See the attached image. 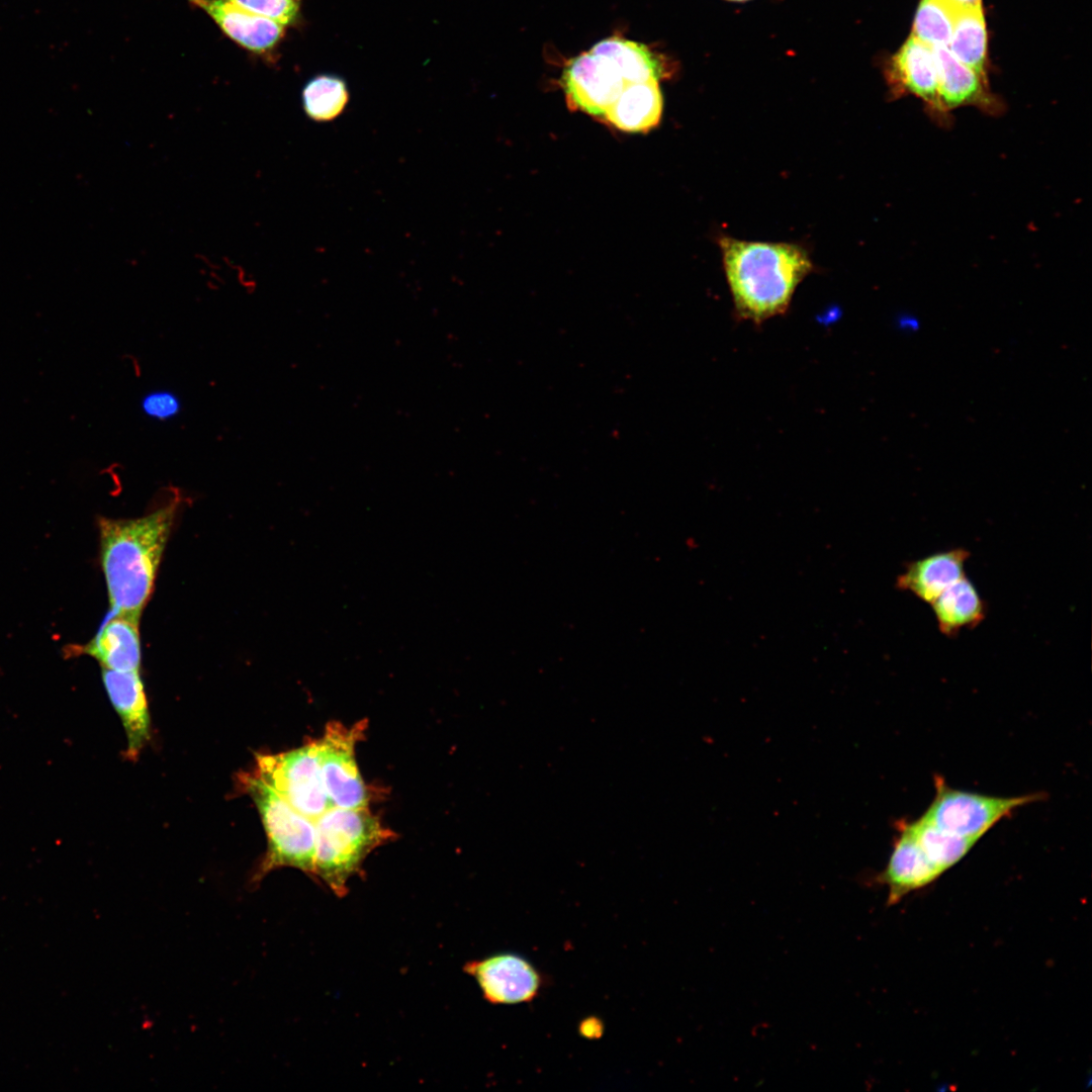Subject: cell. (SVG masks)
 Listing matches in <instances>:
<instances>
[{"instance_id":"6da1fadb","label":"cell","mask_w":1092,"mask_h":1092,"mask_svg":"<svg viewBox=\"0 0 1092 1092\" xmlns=\"http://www.w3.org/2000/svg\"><path fill=\"white\" fill-rule=\"evenodd\" d=\"M182 498L165 502L139 518L98 520L100 562L111 611L141 617L150 600Z\"/></svg>"},{"instance_id":"7a4b0ae2","label":"cell","mask_w":1092,"mask_h":1092,"mask_svg":"<svg viewBox=\"0 0 1092 1092\" xmlns=\"http://www.w3.org/2000/svg\"><path fill=\"white\" fill-rule=\"evenodd\" d=\"M725 276L739 320L762 325L786 313L793 295L814 266L802 247L721 237Z\"/></svg>"},{"instance_id":"3957f363","label":"cell","mask_w":1092,"mask_h":1092,"mask_svg":"<svg viewBox=\"0 0 1092 1092\" xmlns=\"http://www.w3.org/2000/svg\"><path fill=\"white\" fill-rule=\"evenodd\" d=\"M314 877L338 897L348 892V881L362 873L365 858L395 836L368 806L331 807L314 820Z\"/></svg>"},{"instance_id":"277c9868","label":"cell","mask_w":1092,"mask_h":1092,"mask_svg":"<svg viewBox=\"0 0 1092 1092\" xmlns=\"http://www.w3.org/2000/svg\"><path fill=\"white\" fill-rule=\"evenodd\" d=\"M241 783L255 802L267 836V851L251 882L258 884L269 872L290 867L314 877V820L294 809L255 772Z\"/></svg>"},{"instance_id":"5b68a950","label":"cell","mask_w":1092,"mask_h":1092,"mask_svg":"<svg viewBox=\"0 0 1092 1092\" xmlns=\"http://www.w3.org/2000/svg\"><path fill=\"white\" fill-rule=\"evenodd\" d=\"M935 795L921 816L939 829L979 840L990 828L1017 808L1042 799L1041 794L997 797L950 788L934 777Z\"/></svg>"},{"instance_id":"8992f818","label":"cell","mask_w":1092,"mask_h":1092,"mask_svg":"<svg viewBox=\"0 0 1092 1092\" xmlns=\"http://www.w3.org/2000/svg\"><path fill=\"white\" fill-rule=\"evenodd\" d=\"M253 772L312 820L333 807L323 782L316 739L289 751L257 755Z\"/></svg>"},{"instance_id":"52a82bcc","label":"cell","mask_w":1092,"mask_h":1092,"mask_svg":"<svg viewBox=\"0 0 1092 1092\" xmlns=\"http://www.w3.org/2000/svg\"><path fill=\"white\" fill-rule=\"evenodd\" d=\"M366 729V720L350 727L331 721L316 739L323 782L332 806L358 808L369 804L371 794L356 761V745Z\"/></svg>"},{"instance_id":"ba28073f","label":"cell","mask_w":1092,"mask_h":1092,"mask_svg":"<svg viewBox=\"0 0 1092 1092\" xmlns=\"http://www.w3.org/2000/svg\"><path fill=\"white\" fill-rule=\"evenodd\" d=\"M463 971L476 981L483 998L494 1005L530 1003L545 986L541 971L526 957L512 951L470 961Z\"/></svg>"},{"instance_id":"9c48e42d","label":"cell","mask_w":1092,"mask_h":1092,"mask_svg":"<svg viewBox=\"0 0 1092 1092\" xmlns=\"http://www.w3.org/2000/svg\"><path fill=\"white\" fill-rule=\"evenodd\" d=\"M561 82L568 105L600 118L629 84L612 63L590 50L567 63Z\"/></svg>"},{"instance_id":"30bf717a","label":"cell","mask_w":1092,"mask_h":1092,"mask_svg":"<svg viewBox=\"0 0 1092 1092\" xmlns=\"http://www.w3.org/2000/svg\"><path fill=\"white\" fill-rule=\"evenodd\" d=\"M189 2L203 10L228 37L256 56L272 58L284 36L285 26L230 0Z\"/></svg>"},{"instance_id":"8fae6325","label":"cell","mask_w":1092,"mask_h":1092,"mask_svg":"<svg viewBox=\"0 0 1092 1092\" xmlns=\"http://www.w3.org/2000/svg\"><path fill=\"white\" fill-rule=\"evenodd\" d=\"M896 95L913 94L933 115L944 117L938 98V74L932 48L910 36L891 58L886 71Z\"/></svg>"},{"instance_id":"7c38bea8","label":"cell","mask_w":1092,"mask_h":1092,"mask_svg":"<svg viewBox=\"0 0 1092 1092\" xmlns=\"http://www.w3.org/2000/svg\"><path fill=\"white\" fill-rule=\"evenodd\" d=\"M892 852L873 883L887 887V905L899 903L906 895L933 883L941 874L926 857L905 822L898 823Z\"/></svg>"},{"instance_id":"4fadbf2b","label":"cell","mask_w":1092,"mask_h":1092,"mask_svg":"<svg viewBox=\"0 0 1092 1092\" xmlns=\"http://www.w3.org/2000/svg\"><path fill=\"white\" fill-rule=\"evenodd\" d=\"M140 617L111 611L97 634L78 653L95 658L102 668L140 670L142 660Z\"/></svg>"},{"instance_id":"5bb4252c","label":"cell","mask_w":1092,"mask_h":1092,"mask_svg":"<svg viewBox=\"0 0 1092 1092\" xmlns=\"http://www.w3.org/2000/svg\"><path fill=\"white\" fill-rule=\"evenodd\" d=\"M102 680L108 698L119 715L127 737L126 753L130 759L150 737L148 702L140 670L117 671L102 668Z\"/></svg>"},{"instance_id":"9a60e30c","label":"cell","mask_w":1092,"mask_h":1092,"mask_svg":"<svg viewBox=\"0 0 1092 1092\" xmlns=\"http://www.w3.org/2000/svg\"><path fill=\"white\" fill-rule=\"evenodd\" d=\"M932 50L938 74V98L944 115L965 105H974L990 113L1001 108L987 88L986 77L961 63L947 47Z\"/></svg>"},{"instance_id":"2e32d148","label":"cell","mask_w":1092,"mask_h":1092,"mask_svg":"<svg viewBox=\"0 0 1092 1092\" xmlns=\"http://www.w3.org/2000/svg\"><path fill=\"white\" fill-rule=\"evenodd\" d=\"M969 556L968 550L954 548L913 560L898 576L897 587L931 604L946 587L966 576L965 563Z\"/></svg>"},{"instance_id":"e0dca14e","label":"cell","mask_w":1092,"mask_h":1092,"mask_svg":"<svg viewBox=\"0 0 1092 1092\" xmlns=\"http://www.w3.org/2000/svg\"><path fill=\"white\" fill-rule=\"evenodd\" d=\"M663 98L657 79L627 84L603 119L617 129L641 132L660 121Z\"/></svg>"},{"instance_id":"ac0fdd59","label":"cell","mask_w":1092,"mask_h":1092,"mask_svg":"<svg viewBox=\"0 0 1092 1092\" xmlns=\"http://www.w3.org/2000/svg\"><path fill=\"white\" fill-rule=\"evenodd\" d=\"M930 605L939 631L948 637L978 626L986 617V604L966 576L946 587Z\"/></svg>"},{"instance_id":"d6986e66","label":"cell","mask_w":1092,"mask_h":1092,"mask_svg":"<svg viewBox=\"0 0 1092 1092\" xmlns=\"http://www.w3.org/2000/svg\"><path fill=\"white\" fill-rule=\"evenodd\" d=\"M592 52L606 58L627 83L645 82L662 77V63L646 46L612 36L596 43Z\"/></svg>"},{"instance_id":"ffe728a7","label":"cell","mask_w":1092,"mask_h":1092,"mask_svg":"<svg viewBox=\"0 0 1092 1092\" xmlns=\"http://www.w3.org/2000/svg\"><path fill=\"white\" fill-rule=\"evenodd\" d=\"M947 48L961 63L986 77L987 31L981 8L954 11Z\"/></svg>"},{"instance_id":"44dd1931","label":"cell","mask_w":1092,"mask_h":1092,"mask_svg":"<svg viewBox=\"0 0 1092 1092\" xmlns=\"http://www.w3.org/2000/svg\"><path fill=\"white\" fill-rule=\"evenodd\" d=\"M904 822L926 857L941 875L965 857L978 841L943 831L922 817L913 822Z\"/></svg>"},{"instance_id":"7402d4cb","label":"cell","mask_w":1092,"mask_h":1092,"mask_svg":"<svg viewBox=\"0 0 1092 1092\" xmlns=\"http://www.w3.org/2000/svg\"><path fill=\"white\" fill-rule=\"evenodd\" d=\"M302 106L306 115L317 122L335 119L345 109L349 92L345 81L335 75H318L302 90Z\"/></svg>"},{"instance_id":"603a6c76","label":"cell","mask_w":1092,"mask_h":1092,"mask_svg":"<svg viewBox=\"0 0 1092 1092\" xmlns=\"http://www.w3.org/2000/svg\"><path fill=\"white\" fill-rule=\"evenodd\" d=\"M953 16L954 11L942 0H921L911 35L930 48L947 47Z\"/></svg>"},{"instance_id":"cb8c5ba5","label":"cell","mask_w":1092,"mask_h":1092,"mask_svg":"<svg viewBox=\"0 0 1092 1092\" xmlns=\"http://www.w3.org/2000/svg\"><path fill=\"white\" fill-rule=\"evenodd\" d=\"M182 408L181 397L169 388L151 389L140 399L142 414L146 418L157 422H169L176 419Z\"/></svg>"},{"instance_id":"d4e9b609","label":"cell","mask_w":1092,"mask_h":1092,"mask_svg":"<svg viewBox=\"0 0 1092 1092\" xmlns=\"http://www.w3.org/2000/svg\"><path fill=\"white\" fill-rule=\"evenodd\" d=\"M256 14L272 19L283 26L295 23L299 16L300 0H230Z\"/></svg>"},{"instance_id":"484cf974","label":"cell","mask_w":1092,"mask_h":1092,"mask_svg":"<svg viewBox=\"0 0 1092 1092\" xmlns=\"http://www.w3.org/2000/svg\"><path fill=\"white\" fill-rule=\"evenodd\" d=\"M605 1030L603 1021L595 1016L583 1018L578 1025L579 1034L586 1039L600 1038Z\"/></svg>"},{"instance_id":"4316f807","label":"cell","mask_w":1092,"mask_h":1092,"mask_svg":"<svg viewBox=\"0 0 1092 1092\" xmlns=\"http://www.w3.org/2000/svg\"><path fill=\"white\" fill-rule=\"evenodd\" d=\"M897 327L906 335L914 334L920 330L921 322L915 314L906 312L897 320Z\"/></svg>"},{"instance_id":"83f0119b","label":"cell","mask_w":1092,"mask_h":1092,"mask_svg":"<svg viewBox=\"0 0 1092 1092\" xmlns=\"http://www.w3.org/2000/svg\"><path fill=\"white\" fill-rule=\"evenodd\" d=\"M953 11L981 8V0H942Z\"/></svg>"},{"instance_id":"f1b7e54d","label":"cell","mask_w":1092,"mask_h":1092,"mask_svg":"<svg viewBox=\"0 0 1092 1092\" xmlns=\"http://www.w3.org/2000/svg\"><path fill=\"white\" fill-rule=\"evenodd\" d=\"M728 1H733V2H744V1H747V0H728Z\"/></svg>"}]
</instances>
